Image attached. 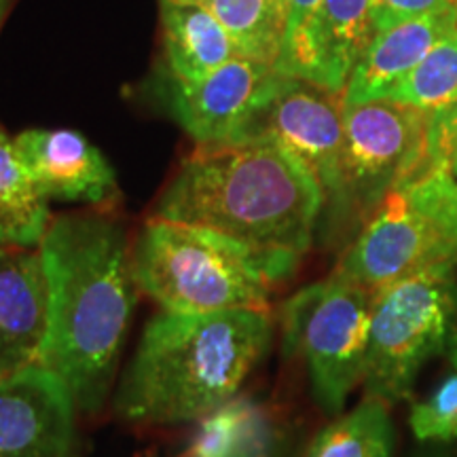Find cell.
I'll use <instances>...</instances> for the list:
<instances>
[{
	"label": "cell",
	"instance_id": "obj_13",
	"mask_svg": "<svg viewBox=\"0 0 457 457\" xmlns=\"http://www.w3.org/2000/svg\"><path fill=\"white\" fill-rule=\"evenodd\" d=\"M13 142L21 163L49 202L62 199L108 210L119 199L114 170L81 131L37 128L21 131Z\"/></svg>",
	"mask_w": 457,
	"mask_h": 457
},
{
	"label": "cell",
	"instance_id": "obj_3",
	"mask_svg": "<svg viewBox=\"0 0 457 457\" xmlns=\"http://www.w3.org/2000/svg\"><path fill=\"white\" fill-rule=\"evenodd\" d=\"M271 335L270 310H163L146 324L114 407L129 424L199 421L237 396Z\"/></svg>",
	"mask_w": 457,
	"mask_h": 457
},
{
	"label": "cell",
	"instance_id": "obj_21",
	"mask_svg": "<svg viewBox=\"0 0 457 457\" xmlns=\"http://www.w3.org/2000/svg\"><path fill=\"white\" fill-rule=\"evenodd\" d=\"M394 188L407 195L457 265V176L451 165H434Z\"/></svg>",
	"mask_w": 457,
	"mask_h": 457
},
{
	"label": "cell",
	"instance_id": "obj_5",
	"mask_svg": "<svg viewBox=\"0 0 457 457\" xmlns=\"http://www.w3.org/2000/svg\"><path fill=\"white\" fill-rule=\"evenodd\" d=\"M455 265H436L373 295L364 392L386 404L413 392L417 375L457 335Z\"/></svg>",
	"mask_w": 457,
	"mask_h": 457
},
{
	"label": "cell",
	"instance_id": "obj_19",
	"mask_svg": "<svg viewBox=\"0 0 457 457\" xmlns=\"http://www.w3.org/2000/svg\"><path fill=\"white\" fill-rule=\"evenodd\" d=\"M394 426L387 404L367 398L350 413L337 415L313 438L305 457H392Z\"/></svg>",
	"mask_w": 457,
	"mask_h": 457
},
{
	"label": "cell",
	"instance_id": "obj_14",
	"mask_svg": "<svg viewBox=\"0 0 457 457\" xmlns=\"http://www.w3.org/2000/svg\"><path fill=\"white\" fill-rule=\"evenodd\" d=\"M49 286L38 248H0V377L41 362Z\"/></svg>",
	"mask_w": 457,
	"mask_h": 457
},
{
	"label": "cell",
	"instance_id": "obj_20",
	"mask_svg": "<svg viewBox=\"0 0 457 457\" xmlns=\"http://www.w3.org/2000/svg\"><path fill=\"white\" fill-rule=\"evenodd\" d=\"M239 55L276 66L284 43L286 0H205Z\"/></svg>",
	"mask_w": 457,
	"mask_h": 457
},
{
	"label": "cell",
	"instance_id": "obj_25",
	"mask_svg": "<svg viewBox=\"0 0 457 457\" xmlns=\"http://www.w3.org/2000/svg\"><path fill=\"white\" fill-rule=\"evenodd\" d=\"M9 4H11V0H0V26H3L4 15H7V11H9Z\"/></svg>",
	"mask_w": 457,
	"mask_h": 457
},
{
	"label": "cell",
	"instance_id": "obj_8",
	"mask_svg": "<svg viewBox=\"0 0 457 457\" xmlns=\"http://www.w3.org/2000/svg\"><path fill=\"white\" fill-rule=\"evenodd\" d=\"M282 79L276 66L237 55L202 81L168 77V104L197 146L236 145L248 140Z\"/></svg>",
	"mask_w": 457,
	"mask_h": 457
},
{
	"label": "cell",
	"instance_id": "obj_18",
	"mask_svg": "<svg viewBox=\"0 0 457 457\" xmlns=\"http://www.w3.org/2000/svg\"><path fill=\"white\" fill-rule=\"evenodd\" d=\"M49 222V199L0 128V248H38Z\"/></svg>",
	"mask_w": 457,
	"mask_h": 457
},
{
	"label": "cell",
	"instance_id": "obj_23",
	"mask_svg": "<svg viewBox=\"0 0 457 457\" xmlns=\"http://www.w3.org/2000/svg\"><path fill=\"white\" fill-rule=\"evenodd\" d=\"M453 7H457V0H373L375 34Z\"/></svg>",
	"mask_w": 457,
	"mask_h": 457
},
{
	"label": "cell",
	"instance_id": "obj_4",
	"mask_svg": "<svg viewBox=\"0 0 457 457\" xmlns=\"http://www.w3.org/2000/svg\"><path fill=\"white\" fill-rule=\"evenodd\" d=\"M134 270L140 293L180 313L270 310L273 286L288 278L276 262L219 231L157 216L136 239Z\"/></svg>",
	"mask_w": 457,
	"mask_h": 457
},
{
	"label": "cell",
	"instance_id": "obj_12",
	"mask_svg": "<svg viewBox=\"0 0 457 457\" xmlns=\"http://www.w3.org/2000/svg\"><path fill=\"white\" fill-rule=\"evenodd\" d=\"M373 37V0H322L305 28L282 45L276 71L343 96Z\"/></svg>",
	"mask_w": 457,
	"mask_h": 457
},
{
	"label": "cell",
	"instance_id": "obj_16",
	"mask_svg": "<svg viewBox=\"0 0 457 457\" xmlns=\"http://www.w3.org/2000/svg\"><path fill=\"white\" fill-rule=\"evenodd\" d=\"M163 49L170 77L195 83L239 55L237 45L205 4L162 0Z\"/></svg>",
	"mask_w": 457,
	"mask_h": 457
},
{
	"label": "cell",
	"instance_id": "obj_1",
	"mask_svg": "<svg viewBox=\"0 0 457 457\" xmlns=\"http://www.w3.org/2000/svg\"><path fill=\"white\" fill-rule=\"evenodd\" d=\"M49 286V333L41 367L94 415L111 394L140 286L134 248L108 210L51 219L41 245Z\"/></svg>",
	"mask_w": 457,
	"mask_h": 457
},
{
	"label": "cell",
	"instance_id": "obj_9",
	"mask_svg": "<svg viewBox=\"0 0 457 457\" xmlns=\"http://www.w3.org/2000/svg\"><path fill=\"white\" fill-rule=\"evenodd\" d=\"M455 265L407 195L392 188L337 262V276L370 295L428 267Z\"/></svg>",
	"mask_w": 457,
	"mask_h": 457
},
{
	"label": "cell",
	"instance_id": "obj_26",
	"mask_svg": "<svg viewBox=\"0 0 457 457\" xmlns=\"http://www.w3.org/2000/svg\"><path fill=\"white\" fill-rule=\"evenodd\" d=\"M168 3H176V4H205V0H168Z\"/></svg>",
	"mask_w": 457,
	"mask_h": 457
},
{
	"label": "cell",
	"instance_id": "obj_2",
	"mask_svg": "<svg viewBox=\"0 0 457 457\" xmlns=\"http://www.w3.org/2000/svg\"><path fill=\"white\" fill-rule=\"evenodd\" d=\"M327 197L313 171L270 138L197 146L159 197L157 219L212 228L293 273Z\"/></svg>",
	"mask_w": 457,
	"mask_h": 457
},
{
	"label": "cell",
	"instance_id": "obj_11",
	"mask_svg": "<svg viewBox=\"0 0 457 457\" xmlns=\"http://www.w3.org/2000/svg\"><path fill=\"white\" fill-rule=\"evenodd\" d=\"M77 413L68 387L41 364L0 377V457H83Z\"/></svg>",
	"mask_w": 457,
	"mask_h": 457
},
{
	"label": "cell",
	"instance_id": "obj_15",
	"mask_svg": "<svg viewBox=\"0 0 457 457\" xmlns=\"http://www.w3.org/2000/svg\"><path fill=\"white\" fill-rule=\"evenodd\" d=\"M453 28H457V7L377 32L362 60L353 68L350 83L341 96L343 104L387 98L392 89Z\"/></svg>",
	"mask_w": 457,
	"mask_h": 457
},
{
	"label": "cell",
	"instance_id": "obj_22",
	"mask_svg": "<svg viewBox=\"0 0 457 457\" xmlns=\"http://www.w3.org/2000/svg\"><path fill=\"white\" fill-rule=\"evenodd\" d=\"M447 364L438 384L411 409L409 424L417 441H455L457 438V335L449 343Z\"/></svg>",
	"mask_w": 457,
	"mask_h": 457
},
{
	"label": "cell",
	"instance_id": "obj_7",
	"mask_svg": "<svg viewBox=\"0 0 457 457\" xmlns=\"http://www.w3.org/2000/svg\"><path fill=\"white\" fill-rule=\"evenodd\" d=\"M428 168V117L394 100L343 104L341 188L330 212L364 225L394 187Z\"/></svg>",
	"mask_w": 457,
	"mask_h": 457
},
{
	"label": "cell",
	"instance_id": "obj_10",
	"mask_svg": "<svg viewBox=\"0 0 457 457\" xmlns=\"http://www.w3.org/2000/svg\"><path fill=\"white\" fill-rule=\"evenodd\" d=\"M270 138L301 159L333 205L341 188L343 100L318 85L286 77L262 108L248 140Z\"/></svg>",
	"mask_w": 457,
	"mask_h": 457
},
{
	"label": "cell",
	"instance_id": "obj_6",
	"mask_svg": "<svg viewBox=\"0 0 457 457\" xmlns=\"http://www.w3.org/2000/svg\"><path fill=\"white\" fill-rule=\"evenodd\" d=\"M373 295L333 276L295 293L282 305L284 353L301 356L312 392L330 417L343 413L367 369Z\"/></svg>",
	"mask_w": 457,
	"mask_h": 457
},
{
	"label": "cell",
	"instance_id": "obj_27",
	"mask_svg": "<svg viewBox=\"0 0 457 457\" xmlns=\"http://www.w3.org/2000/svg\"><path fill=\"white\" fill-rule=\"evenodd\" d=\"M451 170H453V174L457 176V146L453 151V157H451Z\"/></svg>",
	"mask_w": 457,
	"mask_h": 457
},
{
	"label": "cell",
	"instance_id": "obj_24",
	"mask_svg": "<svg viewBox=\"0 0 457 457\" xmlns=\"http://www.w3.org/2000/svg\"><path fill=\"white\" fill-rule=\"evenodd\" d=\"M320 4H322V0H286L284 43L295 38L296 34L305 28L307 21H310L313 13L320 9Z\"/></svg>",
	"mask_w": 457,
	"mask_h": 457
},
{
	"label": "cell",
	"instance_id": "obj_17",
	"mask_svg": "<svg viewBox=\"0 0 457 457\" xmlns=\"http://www.w3.org/2000/svg\"><path fill=\"white\" fill-rule=\"evenodd\" d=\"M279 432L265 404L236 396L199 420L180 457H278Z\"/></svg>",
	"mask_w": 457,
	"mask_h": 457
}]
</instances>
